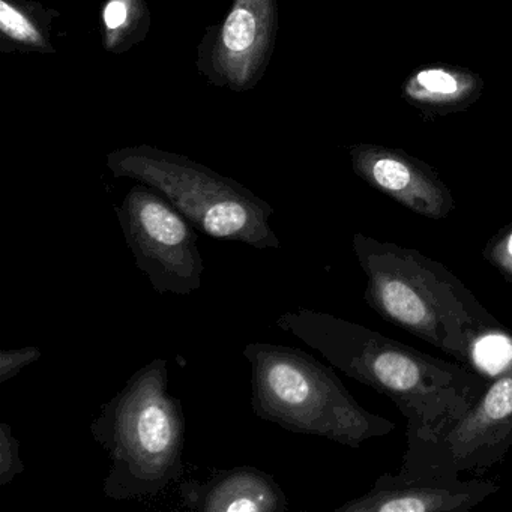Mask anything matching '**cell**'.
<instances>
[{
	"instance_id": "1",
	"label": "cell",
	"mask_w": 512,
	"mask_h": 512,
	"mask_svg": "<svg viewBox=\"0 0 512 512\" xmlns=\"http://www.w3.org/2000/svg\"><path fill=\"white\" fill-rule=\"evenodd\" d=\"M277 326L316 349L347 377L386 395L406 416L407 445L427 442L457 421L490 380L461 362H449L359 323L298 308Z\"/></svg>"
},
{
	"instance_id": "2",
	"label": "cell",
	"mask_w": 512,
	"mask_h": 512,
	"mask_svg": "<svg viewBox=\"0 0 512 512\" xmlns=\"http://www.w3.org/2000/svg\"><path fill=\"white\" fill-rule=\"evenodd\" d=\"M367 278L364 299L385 322L421 338L476 370L479 343L509 337L476 296L446 268L415 248L364 233L352 238Z\"/></svg>"
},
{
	"instance_id": "3",
	"label": "cell",
	"mask_w": 512,
	"mask_h": 512,
	"mask_svg": "<svg viewBox=\"0 0 512 512\" xmlns=\"http://www.w3.org/2000/svg\"><path fill=\"white\" fill-rule=\"evenodd\" d=\"M185 413L169 391V362L152 359L101 406L91 424L110 458L103 491L112 500L157 496L184 476Z\"/></svg>"
},
{
	"instance_id": "4",
	"label": "cell",
	"mask_w": 512,
	"mask_h": 512,
	"mask_svg": "<svg viewBox=\"0 0 512 512\" xmlns=\"http://www.w3.org/2000/svg\"><path fill=\"white\" fill-rule=\"evenodd\" d=\"M242 355L250 364L251 407L262 421L350 448L395 430L394 422L356 401L332 365L304 350L250 343Z\"/></svg>"
},
{
	"instance_id": "5",
	"label": "cell",
	"mask_w": 512,
	"mask_h": 512,
	"mask_svg": "<svg viewBox=\"0 0 512 512\" xmlns=\"http://www.w3.org/2000/svg\"><path fill=\"white\" fill-rule=\"evenodd\" d=\"M115 178L148 185L172 203L199 233L221 242L257 250L281 247L269 218L274 208L235 179L214 172L184 155L148 145L107 155Z\"/></svg>"
},
{
	"instance_id": "6",
	"label": "cell",
	"mask_w": 512,
	"mask_h": 512,
	"mask_svg": "<svg viewBox=\"0 0 512 512\" xmlns=\"http://www.w3.org/2000/svg\"><path fill=\"white\" fill-rule=\"evenodd\" d=\"M116 214L134 263L158 295L190 296L202 287L199 230L172 203L137 182Z\"/></svg>"
},
{
	"instance_id": "7",
	"label": "cell",
	"mask_w": 512,
	"mask_h": 512,
	"mask_svg": "<svg viewBox=\"0 0 512 512\" xmlns=\"http://www.w3.org/2000/svg\"><path fill=\"white\" fill-rule=\"evenodd\" d=\"M512 446V365L490 380L457 421L427 442L407 445L400 473L460 475L496 466Z\"/></svg>"
},
{
	"instance_id": "8",
	"label": "cell",
	"mask_w": 512,
	"mask_h": 512,
	"mask_svg": "<svg viewBox=\"0 0 512 512\" xmlns=\"http://www.w3.org/2000/svg\"><path fill=\"white\" fill-rule=\"evenodd\" d=\"M277 31V0H233L226 19L203 38L197 65L221 88L250 91L268 68Z\"/></svg>"
},
{
	"instance_id": "9",
	"label": "cell",
	"mask_w": 512,
	"mask_h": 512,
	"mask_svg": "<svg viewBox=\"0 0 512 512\" xmlns=\"http://www.w3.org/2000/svg\"><path fill=\"white\" fill-rule=\"evenodd\" d=\"M500 490L490 479L383 473L373 487L335 512H466Z\"/></svg>"
},
{
	"instance_id": "10",
	"label": "cell",
	"mask_w": 512,
	"mask_h": 512,
	"mask_svg": "<svg viewBox=\"0 0 512 512\" xmlns=\"http://www.w3.org/2000/svg\"><path fill=\"white\" fill-rule=\"evenodd\" d=\"M184 508L199 512H286L289 500L271 473L250 464L221 469L179 485Z\"/></svg>"
},
{
	"instance_id": "11",
	"label": "cell",
	"mask_w": 512,
	"mask_h": 512,
	"mask_svg": "<svg viewBox=\"0 0 512 512\" xmlns=\"http://www.w3.org/2000/svg\"><path fill=\"white\" fill-rule=\"evenodd\" d=\"M353 167L368 184L421 217L443 220L454 211L445 185L400 155L361 148L353 152Z\"/></svg>"
},
{
	"instance_id": "12",
	"label": "cell",
	"mask_w": 512,
	"mask_h": 512,
	"mask_svg": "<svg viewBox=\"0 0 512 512\" xmlns=\"http://www.w3.org/2000/svg\"><path fill=\"white\" fill-rule=\"evenodd\" d=\"M59 16L32 0H0L2 49L53 53L52 25Z\"/></svg>"
},
{
	"instance_id": "13",
	"label": "cell",
	"mask_w": 512,
	"mask_h": 512,
	"mask_svg": "<svg viewBox=\"0 0 512 512\" xmlns=\"http://www.w3.org/2000/svg\"><path fill=\"white\" fill-rule=\"evenodd\" d=\"M151 16L146 0H107L103 8V41L107 52L125 53L145 40Z\"/></svg>"
},
{
	"instance_id": "14",
	"label": "cell",
	"mask_w": 512,
	"mask_h": 512,
	"mask_svg": "<svg viewBox=\"0 0 512 512\" xmlns=\"http://www.w3.org/2000/svg\"><path fill=\"white\" fill-rule=\"evenodd\" d=\"M475 88L473 77L443 68L418 71L407 82L406 94L425 104H452L464 100Z\"/></svg>"
},
{
	"instance_id": "15",
	"label": "cell",
	"mask_w": 512,
	"mask_h": 512,
	"mask_svg": "<svg viewBox=\"0 0 512 512\" xmlns=\"http://www.w3.org/2000/svg\"><path fill=\"white\" fill-rule=\"evenodd\" d=\"M25 472L20 457V442L14 436L13 427L7 422L0 424V487L10 484Z\"/></svg>"
},
{
	"instance_id": "16",
	"label": "cell",
	"mask_w": 512,
	"mask_h": 512,
	"mask_svg": "<svg viewBox=\"0 0 512 512\" xmlns=\"http://www.w3.org/2000/svg\"><path fill=\"white\" fill-rule=\"evenodd\" d=\"M485 262L512 284V223L494 235L482 250Z\"/></svg>"
},
{
	"instance_id": "17",
	"label": "cell",
	"mask_w": 512,
	"mask_h": 512,
	"mask_svg": "<svg viewBox=\"0 0 512 512\" xmlns=\"http://www.w3.org/2000/svg\"><path fill=\"white\" fill-rule=\"evenodd\" d=\"M41 349L37 346L4 349L0 352V385L13 380L23 368L40 361Z\"/></svg>"
},
{
	"instance_id": "18",
	"label": "cell",
	"mask_w": 512,
	"mask_h": 512,
	"mask_svg": "<svg viewBox=\"0 0 512 512\" xmlns=\"http://www.w3.org/2000/svg\"><path fill=\"white\" fill-rule=\"evenodd\" d=\"M511 511H512V508H511Z\"/></svg>"
}]
</instances>
